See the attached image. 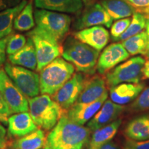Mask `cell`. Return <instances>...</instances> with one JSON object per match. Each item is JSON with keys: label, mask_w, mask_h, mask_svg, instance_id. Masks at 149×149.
Returning <instances> with one entry per match:
<instances>
[{"label": "cell", "mask_w": 149, "mask_h": 149, "mask_svg": "<svg viewBox=\"0 0 149 149\" xmlns=\"http://www.w3.org/2000/svg\"><path fill=\"white\" fill-rule=\"evenodd\" d=\"M27 35L32 39L34 43L37 60V71H40L61 55L62 46L55 38L43 30L35 27L28 33Z\"/></svg>", "instance_id": "cell-5"}, {"label": "cell", "mask_w": 149, "mask_h": 149, "mask_svg": "<svg viewBox=\"0 0 149 149\" xmlns=\"http://www.w3.org/2000/svg\"><path fill=\"white\" fill-rule=\"evenodd\" d=\"M82 1H83L85 3H88V1H90V0H82Z\"/></svg>", "instance_id": "cell-43"}, {"label": "cell", "mask_w": 149, "mask_h": 149, "mask_svg": "<svg viewBox=\"0 0 149 149\" xmlns=\"http://www.w3.org/2000/svg\"><path fill=\"white\" fill-rule=\"evenodd\" d=\"M30 114L35 124L46 130L53 129L65 112L49 95L29 99Z\"/></svg>", "instance_id": "cell-4"}, {"label": "cell", "mask_w": 149, "mask_h": 149, "mask_svg": "<svg viewBox=\"0 0 149 149\" xmlns=\"http://www.w3.org/2000/svg\"><path fill=\"white\" fill-rule=\"evenodd\" d=\"M4 69L24 95L31 98L40 93V76L36 72L11 63H6Z\"/></svg>", "instance_id": "cell-8"}, {"label": "cell", "mask_w": 149, "mask_h": 149, "mask_svg": "<svg viewBox=\"0 0 149 149\" xmlns=\"http://www.w3.org/2000/svg\"><path fill=\"white\" fill-rule=\"evenodd\" d=\"M26 0H22L15 6L0 11V39H2L13 32L15 19L27 4Z\"/></svg>", "instance_id": "cell-24"}, {"label": "cell", "mask_w": 149, "mask_h": 149, "mask_svg": "<svg viewBox=\"0 0 149 149\" xmlns=\"http://www.w3.org/2000/svg\"><path fill=\"white\" fill-rule=\"evenodd\" d=\"M42 149H51V147L48 146H46L44 147V148H43Z\"/></svg>", "instance_id": "cell-42"}, {"label": "cell", "mask_w": 149, "mask_h": 149, "mask_svg": "<svg viewBox=\"0 0 149 149\" xmlns=\"http://www.w3.org/2000/svg\"><path fill=\"white\" fill-rule=\"evenodd\" d=\"M10 114L12 113L0 92V122L7 124Z\"/></svg>", "instance_id": "cell-32"}, {"label": "cell", "mask_w": 149, "mask_h": 149, "mask_svg": "<svg viewBox=\"0 0 149 149\" xmlns=\"http://www.w3.org/2000/svg\"><path fill=\"white\" fill-rule=\"evenodd\" d=\"M0 92L12 113L29 110V100L3 69H0Z\"/></svg>", "instance_id": "cell-9"}, {"label": "cell", "mask_w": 149, "mask_h": 149, "mask_svg": "<svg viewBox=\"0 0 149 149\" xmlns=\"http://www.w3.org/2000/svg\"><path fill=\"white\" fill-rule=\"evenodd\" d=\"M26 38L22 34L10 35L6 46V53L8 55L17 53L25 46Z\"/></svg>", "instance_id": "cell-29"}, {"label": "cell", "mask_w": 149, "mask_h": 149, "mask_svg": "<svg viewBox=\"0 0 149 149\" xmlns=\"http://www.w3.org/2000/svg\"><path fill=\"white\" fill-rule=\"evenodd\" d=\"M107 93L105 79L96 74L85 80L83 89L76 103H91L102 98Z\"/></svg>", "instance_id": "cell-16"}, {"label": "cell", "mask_w": 149, "mask_h": 149, "mask_svg": "<svg viewBox=\"0 0 149 149\" xmlns=\"http://www.w3.org/2000/svg\"><path fill=\"white\" fill-rule=\"evenodd\" d=\"M137 10V12L149 15V0H126Z\"/></svg>", "instance_id": "cell-34"}, {"label": "cell", "mask_w": 149, "mask_h": 149, "mask_svg": "<svg viewBox=\"0 0 149 149\" xmlns=\"http://www.w3.org/2000/svg\"><path fill=\"white\" fill-rule=\"evenodd\" d=\"M73 36L98 51L103 50L110 40L109 32L102 26L86 28L75 32Z\"/></svg>", "instance_id": "cell-14"}, {"label": "cell", "mask_w": 149, "mask_h": 149, "mask_svg": "<svg viewBox=\"0 0 149 149\" xmlns=\"http://www.w3.org/2000/svg\"><path fill=\"white\" fill-rule=\"evenodd\" d=\"M63 58L69 61L77 71L87 74H93L100 56L97 51L74 37H69L62 46Z\"/></svg>", "instance_id": "cell-2"}, {"label": "cell", "mask_w": 149, "mask_h": 149, "mask_svg": "<svg viewBox=\"0 0 149 149\" xmlns=\"http://www.w3.org/2000/svg\"><path fill=\"white\" fill-rule=\"evenodd\" d=\"M113 19L101 3H95L89 5L83 11L74 23V28L80 31L95 26H104L111 28Z\"/></svg>", "instance_id": "cell-11"}, {"label": "cell", "mask_w": 149, "mask_h": 149, "mask_svg": "<svg viewBox=\"0 0 149 149\" xmlns=\"http://www.w3.org/2000/svg\"><path fill=\"white\" fill-rule=\"evenodd\" d=\"M6 129L4 127L0 125V148L4 149L6 146Z\"/></svg>", "instance_id": "cell-37"}, {"label": "cell", "mask_w": 149, "mask_h": 149, "mask_svg": "<svg viewBox=\"0 0 149 149\" xmlns=\"http://www.w3.org/2000/svg\"><path fill=\"white\" fill-rule=\"evenodd\" d=\"M91 130L79 125L64 114L47 136V146L51 149L84 145L88 142Z\"/></svg>", "instance_id": "cell-1"}, {"label": "cell", "mask_w": 149, "mask_h": 149, "mask_svg": "<svg viewBox=\"0 0 149 149\" xmlns=\"http://www.w3.org/2000/svg\"><path fill=\"white\" fill-rule=\"evenodd\" d=\"M0 149H1V148H0Z\"/></svg>", "instance_id": "cell-44"}, {"label": "cell", "mask_w": 149, "mask_h": 149, "mask_svg": "<svg viewBox=\"0 0 149 149\" xmlns=\"http://www.w3.org/2000/svg\"><path fill=\"white\" fill-rule=\"evenodd\" d=\"M84 145L83 144H80L78 145V146H71V147H68V148H57V149H82L83 146Z\"/></svg>", "instance_id": "cell-41"}, {"label": "cell", "mask_w": 149, "mask_h": 149, "mask_svg": "<svg viewBox=\"0 0 149 149\" xmlns=\"http://www.w3.org/2000/svg\"><path fill=\"white\" fill-rule=\"evenodd\" d=\"M141 83H122L110 88V100L120 105H124L134 101L144 90Z\"/></svg>", "instance_id": "cell-17"}, {"label": "cell", "mask_w": 149, "mask_h": 149, "mask_svg": "<svg viewBox=\"0 0 149 149\" xmlns=\"http://www.w3.org/2000/svg\"><path fill=\"white\" fill-rule=\"evenodd\" d=\"M74 72V66L57 57L40 70V89L42 94L52 95L68 81Z\"/></svg>", "instance_id": "cell-3"}, {"label": "cell", "mask_w": 149, "mask_h": 149, "mask_svg": "<svg viewBox=\"0 0 149 149\" xmlns=\"http://www.w3.org/2000/svg\"><path fill=\"white\" fill-rule=\"evenodd\" d=\"M124 149H149V139L143 141L127 139L124 145Z\"/></svg>", "instance_id": "cell-33"}, {"label": "cell", "mask_w": 149, "mask_h": 149, "mask_svg": "<svg viewBox=\"0 0 149 149\" xmlns=\"http://www.w3.org/2000/svg\"><path fill=\"white\" fill-rule=\"evenodd\" d=\"M98 149H120V148L114 141H110L109 142L102 145Z\"/></svg>", "instance_id": "cell-39"}, {"label": "cell", "mask_w": 149, "mask_h": 149, "mask_svg": "<svg viewBox=\"0 0 149 149\" xmlns=\"http://www.w3.org/2000/svg\"><path fill=\"white\" fill-rule=\"evenodd\" d=\"M32 2L27 3L14 20L13 28L17 31L24 32L33 29L35 26Z\"/></svg>", "instance_id": "cell-27"}, {"label": "cell", "mask_w": 149, "mask_h": 149, "mask_svg": "<svg viewBox=\"0 0 149 149\" xmlns=\"http://www.w3.org/2000/svg\"><path fill=\"white\" fill-rule=\"evenodd\" d=\"M146 60L140 56L133 57L117 66L106 74V84L109 88L122 83H139Z\"/></svg>", "instance_id": "cell-7"}, {"label": "cell", "mask_w": 149, "mask_h": 149, "mask_svg": "<svg viewBox=\"0 0 149 149\" xmlns=\"http://www.w3.org/2000/svg\"><path fill=\"white\" fill-rule=\"evenodd\" d=\"M34 18L37 27L51 35L59 43L68 33L71 24V18L68 15L45 9L35 10Z\"/></svg>", "instance_id": "cell-6"}, {"label": "cell", "mask_w": 149, "mask_h": 149, "mask_svg": "<svg viewBox=\"0 0 149 149\" xmlns=\"http://www.w3.org/2000/svg\"><path fill=\"white\" fill-rule=\"evenodd\" d=\"M47 137L42 129L23 136L13 144V149H42L47 146Z\"/></svg>", "instance_id": "cell-25"}, {"label": "cell", "mask_w": 149, "mask_h": 149, "mask_svg": "<svg viewBox=\"0 0 149 149\" xmlns=\"http://www.w3.org/2000/svg\"><path fill=\"white\" fill-rule=\"evenodd\" d=\"M83 2L82 0H35L34 3L39 9L76 14L82 10Z\"/></svg>", "instance_id": "cell-19"}, {"label": "cell", "mask_w": 149, "mask_h": 149, "mask_svg": "<svg viewBox=\"0 0 149 149\" xmlns=\"http://www.w3.org/2000/svg\"><path fill=\"white\" fill-rule=\"evenodd\" d=\"M85 77L81 73H75L53 95V99L64 112L77 102L82 91Z\"/></svg>", "instance_id": "cell-10"}, {"label": "cell", "mask_w": 149, "mask_h": 149, "mask_svg": "<svg viewBox=\"0 0 149 149\" xmlns=\"http://www.w3.org/2000/svg\"><path fill=\"white\" fill-rule=\"evenodd\" d=\"M146 16L140 12H135L133 15L130 23L126 31L119 37L117 42H123L129 37L137 35L146 28Z\"/></svg>", "instance_id": "cell-28"}, {"label": "cell", "mask_w": 149, "mask_h": 149, "mask_svg": "<svg viewBox=\"0 0 149 149\" xmlns=\"http://www.w3.org/2000/svg\"><path fill=\"white\" fill-rule=\"evenodd\" d=\"M131 21L130 17L117 19L111 26V35L113 41H117L121 35L126 31Z\"/></svg>", "instance_id": "cell-31"}, {"label": "cell", "mask_w": 149, "mask_h": 149, "mask_svg": "<svg viewBox=\"0 0 149 149\" xmlns=\"http://www.w3.org/2000/svg\"><path fill=\"white\" fill-rule=\"evenodd\" d=\"M122 44L130 55H145L148 45L146 31H143L138 34L129 37L127 40L123 41Z\"/></svg>", "instance_id": "cell-26"}, {"label": "cell", "mask_w": 149, "mask_h": 149, "mask_svg": "<svg viewBox=\"0 0 149 149\" xmlns=\"http://www.w3.org/2000/svg\"><path fill=\"white\" fill-rule=\"evenodd\" d=\"M107 99L108 93L102 98L91 103H75L67 111V116L79 125H84L94 117Z\"/></svg>", "instance_id": "cell-15"}, {"label": "cell", "mask_w": 149, "mask_h": 149, "mask_svg": "<svg viewBox=\"0 0 149 149\" xmlns=\"http://www.w3.org/2000/svg\"><path fill=\"white\" fill-rule=\"evenodd\" d=\"M122 124V120L117 119L103 127L93 131L88 142V149H98L102 145L111 141L116 135Z\"/></svg>", "instance_id": "cell-22"}, {"label": "cell", "mask_w": 149, "mask_h": 149, "mask_svg": "<svg viewBox=\"0 0 149 149\" xmlns=\"http://www.w3.org/2000/svg\"><path fill=\"white\" fill-rule=\"evenodd\" d=\"M129 53L122 43H113L104 48L99 56L96 68L100 74H105L129 57Z\"/></svg>", "instance_id": "cell-12"}, {"label": "cell", "mask_w": 149, "mask_h": 149, "mask_svg": "<svg viewBox=\"0 0 149 149\" xmlns=\"http://www.w3.org/2000/svg\"><path fill=\"white\" fill-rule=\"evenodd\" d=\"M146 16V33L147 35V39H148V45H147L146 53L145 54V57L146 59H149V15H147Z\"/></svg>", "instance_id": "cell-38"}, {"label": "cell", "mask_w": 149, "mask_h": 149, "mask_svg": "<svg viewBox=\"0 0 149 149\" xmlns=\"http://www.w3.org/2000/svg\"><path fill=\"white\" fill-rule=\"evenodd\" d=\"M100 3L113 20L129 17L137 12L135 7L126 0H102Z\"/></svg>", "instance_id": "cell-23"}, {"label": "cell", "mask_w": 149, "mask_h": 149, "mask_svg": "<svg viewBox=\"0 0 149 149\" xmlns=\"http://www.w3.org/2000/svg\"><path fill=\"white\" fill-rule=\"evenodd\" d=\"M8 133L13 137H23L37 129V125L30 113H16L8 118Z\"/></svg>", "instance_id": "cell-18"}, {"label": "cell", "mask_w": 149, "mask_h": 149, "mask_svg": "<svg viewBox=\"0 0 149 149\" xmlns=\"http://www.w3.org/2000/svg\"><path fill=\"white\" fill-rule=\"evenodd\" d=\"M128 139L143 141L149 139V114L141 115L130 121L124 129Z\"/></svg>", "instance_id": "cell-21"}, {"label": "cell", "mask_w": 149, "mask_h": 149, "mask_svg": "<svg viewBox=\"0 0 149 149\" xmlns=\"http://www.w3.org/2000/svg\"><path fill=\"white\" fill-rule=\"evenodd\" d=\"M124 110V107L122 105L115 104L111 100L107 99L97 113L89 121L87 127L91 131H94L103 127L116 120Z\"/></svg>", "instance_id": "cell-13"}, {"label": "cell", "mask_w": 149, "mask_h": 149, "mask_svg": "<svg viewBox=\"0 0 149 149\" xmlns=\"http://www.w3.org/2000/svg\"><path fill=\"white\" fill-rule=\"evenodd\" d=\"M130 109L135 111H145L149 110V87L140 93L138 97L130 105Z\"/></svg>", "instance_id": "cell-30"}, {"label": "cell", "mask_w": 149, "mask_h": 149, "mask_svg": "<svg viewBox=\"0 0 149 149\" xmlns=\"http://www.w3.org/2000/svg\"><path fill=\"white\" fill-rule=\"evenodd\" d=\"M143 75L145 78L149 79V59L144 64V68H143Z\"/></svg>", "instance_id": "cell-40"}, {"label": "cell", "mask_w": 149, "mask_h": 149, "mask_svg": "<svg viewBox=\"0 0 149 149\" xmlns=\"http://www.w3.org/2000/svg\"><path fill=\"white\" fill-rule=\"evenodd\" d=\"M10 35L8 36L0 39V66L4 64L6 61V46Z\"/></svg>", "instance_id": "cell-35"}, {"label": "cell", "mask_w": 149, "mask_h": 149, "mask_svg": "<svg viewBox=\"0 0 149 149\" xmlns=\"http://www.w3.org/2000/svg\"><path fill=\"white\" fill-rule=\"evenodd\" d=\"M8 60L12 64L31 70H36L37 66V55L32 39L29 37L25 46L22 49L13 55H8Z\"/></svg>", "instance_id": "cell-20"}, {"label": "cell", "mask_w": 149, "mask_h": 149, "mask_svg": "<svg viewBox=\"0 0 149 149\" xmlns=\"http://www.w3.org/2000/svg\"><path fill=\"white\" fill-rule=\"evenodd\" d=\"M22 1V0H0V11L15 6Z\"/></svg>", "instance_id": "cell-36"}]
</instances>
